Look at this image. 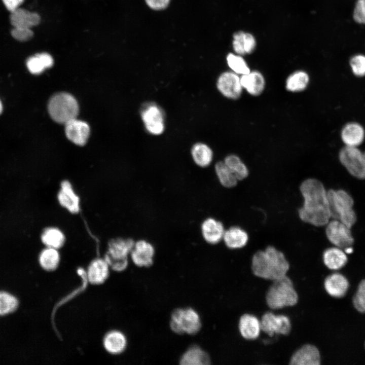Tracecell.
Here are the masks:
<instances>
[{
  "label": "cell",
  "mask_w": 365,
  "mask_h": 365,
  "mask_svg": "<svg viewBox=\"0 0 365 365\" xmlns=\"http://www.w3.org/2000/svg\"><path fill=\"white\" fill-rule=\"evenodd\" d=\"M233 37L232 46L236 54L243 56L252 53L255 50L256 40L251 33L238 31Z\"/></svg>",
  "instance_id": "cb8c5ba5"
},
{
  "label": "cell",
  "mask_w": 365,
  "mask_h": 365,
  "mask_svg": "<svg viewBox=\"0 0 365 365\" xmlns=\"http://www.w3.org/2000/svg\"><path fill=\"white\" fill-rule=\"evenodd\" d=\"M223 239L228 248L237 249L246 245L248 241V235L243 229L234 226L225 230Z\"/></svg>",
  "instance_id": "484cf974"
},
{
  "label": "cell",
  "mask_w": 365,
  "mask_h": 365,
  "mask_svg": "<svg viewBox=\"0 0 365 365\" xmlns=\"http://www.w3.org/2000/svg\"><path fill=\"white\" fill-rule=\"evenodd\" d=\"M300 189L304 200L298 210L300 219L316 227L325 226L331 215L327 191L323 184L317 179L308 178L301 183Z\"/></svg>",
  "instance_id": "6da1fadb"
},
{
  "label": "cell",
  "mask_w": 365,
  "mask_h": 365,
  "mask_svg": "<svg viewBox=\"0 0 365 365\" xmlns=\"http://www.w3.org/2000/svg\"><path fill=\"white\" fill-rule=\"evenodd\" d=\"M39 264L46 271H53L58 267L60 255L58 249L46 247L42 250L39 257Z\"/></svg>",
  "instance_id": "d6a6232c"
},
{
  "label": "cell",
  "mask_w": 365,
  "mask_h": 365,
  "mask_svg": "<svg viewBox=\"0 0 365 365\" xmlns=\"http://www.w3.org/2000/svg\"><path fill=\"white\" fill-rule=\"evenodd\" d=\"M182 365H207L210 364L209 355L200 347L194 345L189 348L180 359Z\"/></svg>",
  "instance_id": "f1b7e54d"
},
{
  "label": "cell",
  "mask_w": 365,
  "mask_h": 365,
  "mask_svg": "<svg viewBox=\"0 0 365 365\" xmlns=\"http://www.w3.org/2000/svg\"><path fill=\"white\" fill-rule=\"evenodd\" d=\"M216 86L224 97L231 100L239 99L243 91L240 76L231 70L224 71L218 76Z\"/></svg>",
  "instance_id": "7c38bea8"
},
{
  "label": "cell",
  "mask_w": 365,
  "mask_h": 365,
  "mask_svg": "<svg viewBox=\"0 0 365 365\" xmlns=\"http://www.w3.org/2000/svg\"><path fill=\"white\" fill-rule=\"evenodd\" d=\"M353 18L357 23L365 24V0H357L353 11Z\"/></svg>",
  "instance_id": "60d3db41"
},
{
  "label": "cell",
  "mask_w": 365,
  "mask_h": 365,
  "mask_svg": "<svg viewBox=\"0 0 365 365\" xmlns=\"http://www.w3.org/2000/svg\"><path fill=\"white\" fill-rule=\"evenodd\" d=\"M60 205L72 214L78 213L80 210L79 197L75 192L71 183L64 180L60 184V189L57 194Z\"/></svg>",
  "instance_id": "2e32d148"
},
{
  "label": "cell",
  "mask_w": 365,
  "mask_h": 365,
  "mask_svg": "<svg viewBox=\"0 0 365 365\" xmlns=\"http://www.w3.org/2000/svg\"><path fill=\"white\" fill-rule=\"evenodd\" d=\"M238 329L241 337L246 340H254L261 333L260 319L256 315L245 313L239 317Z\"/></svg>",
  "instance_id": "5bb4252c"
},
{
  "label": "cell",
  "mask_w": 365,
  "mask_h": 365,
  "mask_svg": "<svg viewBox=\"0 0 365 365\" xmlns=\"http://www.w3.org/2000/svg\"><path fill=\"white\" fill-rule=\"evenodd\" d=\"M354 308L359 312H365V279L359 283L356 293L353 298Z\"/></svg>",
  "instance_id": "74e56055"
},
{
  "label": "cell",
  "mask_w": 365,
  "mask_h": 365,
  "mask_svg": "<svg viewBox=\"0 0 365 365\" xmlns=\"http://www.w3.org/2000/svg\"><path fill=\"white\" fill-rule=\"evenodd\" d=\"M10 20L14 27L31 28L39 24L41 18L38 13L18 8L11 12Z\"/></svg>",
  "instance_id": "7402d4cb"
},
{
  "label": "cell",
  "mask_w": 365,
  "mask_h": 365,
  "mask_svg": "<svg viewBox=\"0 0 365 365\" xmlns=\"http://www.w3.org/2000/svg\"><path fill=\"white\" fill-rule=\"evenodd\" d=\"M155 249L153 245L144 240L135 242L130 254L133 263L137 266L149 267L153 264Z\"/></svg>",
  "instance_id": "9a60e30c"
},
{
  "label": "cell",
  "mask_w": 365,
  "mask_h": 365,
  "mask_svg": "<svg viewBox=\"0 0 365 365\" xmlns=\"http://www.w3.org/2000/svg\"><path fill=\"white\" fill-rule=\"evenodd\" d=\"M148 7L156 11L165 9L169 5L170 0H145Z\"/></svg>",
  "instance_id": "b9f144b4"
},
{
  "label": "cell",
  "mask_w": 365,
  "mask_h": 365,
  "mask_svg": "<svg viewBox=\"0 0 365 365\" xmlns=\"http://www.w3.org/2000/svg\"><path fill=\"white\" fill-rule=\"evenodd\" d=\"M134 243V240L130 238H118L110 241L104 259L110 269L116 272H122L126 269L128 265V257Z\"/></svg>",
  "instance_id": "8992f818"
},
{
  "label": "cell",
  "mask_w": 365,
  "mask_h": 365,
  "mask_svg": "<svg viewBox=\"0 0 365 365\" xmlns=\"http://www.w3.org/2000/svg\"><path fill=\"white\" fill-rule=\"evenodd\" d=\"M327 196L331 218L338 220L351 228L357 220L352 197L341 189H331L327 191Z\"/></svg>",
  "instance_id": "277c9868"
},
{
  "label": "cell",
  "mask_w": 365,
  "mask_h": 365,
  "mask_svg": "<svg viewBox=\"0 0 365 365\" xmlns=\"http://www.w3.org/2000/svg\"><path fill=\"white\" fill-rule=\"evenodd\" d=\"M103 345L109 353L119 354L122 353L126 348V337L120 331H111L105 335L103 340Z\"/></svg>",
  "instance_id": "4316f807"
},
{
  "label": "cell",
  "mask_w": 365,
  "mask_h": 365,
  "mask_svg": "<svg viewBox=\"0 0 365 365\" xmlns=\"http://www.w3.org/2000/svg\"><path fill=\"white\" fill-rule=\"evenodd\" d=\"M265 299L269 310L276 312L294 306L298 302L299 296L293 282L286 275L271 282Z\"/></svg>",
  "instance_id": "3957f363"
},
{
  "label": "cell",
  "mask_w": 365,
  "mask_h": 365,
  "mask_svg": "<svg viewBox=\"0 0 365 365\" xmlns=\"http://www.w3.org/2000/svg\"><path fill=\"white\" fill-rule=\"evenodd\" d=\"M201 229L204 239L211 244L219 243L223 239L225 231L222 223L211 217L203 221Z\"/></svg>",
  "instance_id": "ffe728a7"
},
{
  "label": "cell",
  "mask_w": 365,
  "mask_h": 365,
  "mask_svg": "<svg viewBox=\"0 0 365 365\" xmlns=\"http://www.w3.org/2000/svg\"><path fill=\"white\" fill-rule=\"evenodd\" d=\"M328 241L337 247L349 249L354 243L350 228L338 220L333 219L325 225Z\"/></svg>",
  "instance_id": "8fae6325"
},
{
  "label": "cell",
  "mask_w": 365,
  "mask_h": 365,
  "mask_svg": "<svg viewBox=\"0 0 365 365\" xmlns=\"http://www.w3.org/2000/svg\"><path fill=\"white\" fill-rule=\"evenodd\" d=\"M110 267L104 259L96 258L89 265L87 276L92 284L98 285L104 283L110 274Z\"/></svg>",
  "instance_id": "44dd1931"
},
{
  "label": "cell",
  "mask_w": 365,
  "mask_h": 365,
  "mask_svg": "<svg viewBox=\"0 0 365 365\" xmlns=\"http://www.w3.org/2000/svg\"><path fill=\"white\" fill-rule=\"evenodd\" d=\"M18 306L17 299L11 294L0 291V315H5L15 311Z\"/></svg>",
  "instance_id": "8d00e7d4"
},
{
  "label": "cell",
  "mask_w": 365,
  "mask_h": 365,
  "mask_svg": "<svg viewBox=\"0 0 365 365\" xmlns=\"http://www.w3.org/2000/svg\"><path fill=\"white\" fill-rule=\"evenodd\" d=\"M191 154L195 163L199 167H206L212 161L213 153L211 148L207 144L198 142L193 145Z\"/></svg>",
  "instance_id": "f546056e"
},
{
  "label": "cell",
  "mask_w": 365,
  "mask_h": 365,
  "mask_svg": "<svg viewBox=\"0 0 365 365\" xmlns=\"http://www.w3.org/2000/svg\"><path fill=\"white\" fill-rule=\"evenodd\" d=\"M341 136L345 145L357 147L363 142L365 132L361 125L355 122H352L344 126L341 131Z\"/></svg>",
  "instance_id": "d4e9b609"
},
{
  "label": "cell",
  "mask_w": 365,
  "mask_h": 365,
  "mask_svg": "<svg viewBox=\"0 0 365 365\" xmlns=\"http://www.w3.org/2000/svg\"><path fill=\"white\" fill-rule=\"evenodd\" d=\"M12 36L16 40L25 42L30 40L33 35L31 28L25 27H14L11 31Z\"/></svg>",
  "instance_id": "ab89813d"
},
{
  "label": "cell",
  "mask_w": 365,
  "mask_h": 365,
  "mask_svg": "<svg viewBox=\"0 0 365 365\" xmlns=\"http://www.w3.org/2000/svg\"><path fill=\"white\" fill-rule=\"evenodd\" d=\"M290 265L284 253L272 245L253 253L251 268L257 277L274 281L287 275Z\"/></svg>",
  "instance_id": "7a4b0ae2"
},
{
  "label": "cell",
  "mask_w": 365,
  "mask_h": 365,
  "mask_svg": "<svg viewBox=\"0 0 365 365\" xmlns=\"http://www.w3.org/2000/svg\"><path fill=\"white\" fill-rule=\"evenodd\" d=\"M48 111L54 121L65 124L76 118L79 113V106L77 100L71 95L59 93L50 98Z\"/></svg>",
  "instance_id": "5b68a950"
},
{
  "label": "cell",
  "mask_w": 365,
  "mask_h": 365,
  "mask_svg": "<svg viewBox=\"0 0 365 365\" xmlns=\"http://www.w3.org/2000/svg\"><path fill=\"white\" fill-rule=\"evenodd\" d=\"M53 64V59L47 53L36 54L28 58L26 66L32 74L38 75L45 69L51 67Z\"/></svg>",
  "instance_id": "4dcf8cb0"
},
{
  "label": "cell",
  "mask_w": 365,
  "mask_h": 365,
  "mask_svg": "<svg viewBox=\"0 0 365 365\" xmlns=\"http://www.w3.org/2000/svg\"><path fill=\"white\" fill-rule=\"evenodd\" d=\"M261 333L269 336L288 335L291 329L289 317L283 313L269 310L261 317Z\"/></svg>",
  "instance_id": "9c48e42d"
},
{
  "label": "cell",
  "mask_w": 365,
  "mask_h": 365,
  "mask_svg": "<svg viewBox=\"0 0 365 365\" xmlns=\"http://www.w3.org/2000/svg\"><path fill=\"white\" fill-rule=\"evenodd\" d=\"M24 0H3L6 8L11 12L18 8Z\"/></svg>",
  "instance_id": "7bdbcfd3"
},
{
  "label": "cell",
  "mask_w": 365,
  "mask_h": 365,
  "mask_svg": "<svg viewBox=\"0 0 365 365\" xmlns=\"http://www.w3.org/2000/svg\"><path fill=\"white\" fill-rule=\"evenodd\" d=\"M214 168L220 182L223 187L231 188L236 186L238 179L224 161H218Z\"/></svg>",
  "instance_id": "e575fe53"
},
{
  "label": "cell",
  "mask_w": 365,
  "mask_h": 365,
  "mask_svg": "<svg viewBox=\"0 0 365 365\" xmlns=\"http://www.w3.org/2000/svg\"><path fill=\"white\" fill-rule=\"evenodd\" d=\"M339 159L351 175L358 179H365V152L356 147L345 145L340 151Z\"/></svg>",
  "instance_id": "30bf717a"
},
{
  "label": "cell",
  "mask_w": 365,
  "mask_h": 365,
  "mask_svg": "<svg viewBox=\"0 0 365 365\" xmlns=\"http://www.w3.org/2000/svg\"><path fill=\"white\" fill-rule=\"evenodd\" d=\"M140 115L146 131L153 135H160L165 129L164 110L154 102L144 103L140 109Z\"/></svg>",
  "instance_id": "ba28073f"
},
{
  "label": "cell",
  "mask_w": 365,
  "mask_h": 365,
  "mask_svg": "<svg viewBox=\"0 0 365 365\" xmlns=\"http://www.w3.org/2000/svg\"><path fill=\"white\" fill-rule=\"evenodd\" d=\"M347 260V257L343 249L336 246L326 249L322 256L323 264L331 271L340 270L345 265Z\"/></svg>",
  "instance_id": "603a6c76"
},
{
  "label": "cell",
  "mask_w": 365,
  "mask_h": 365,
  "mask_svg": "<svg viewBox=\"0 0 365 365\" xmlns=\"http://www.w3.org/2000/svg\"><path fill=\"white\" fill-rule=\"evenodd\" d=\"M240 82L243 90L252 96L261 95L266 87L265 78L258 70H251L249 73L240 76Z\"/></svg>",
  "instance_id": "ac0fdd59"
},
{
  "label": "cell",
  "mask_w": 365,
  "mask_h": 365,
  "mask_svg": "<svg viewBox=\"0 0 365 365\" xmlns=\"http://www.w3.org/2000/svg\"><path fill=\"white\" fill-rule=\"evenodd\" d=\"M321 355L318 348L314 344L305 343L293 353L289 365H320Z\"/></svg>",
  "instance_id": "4fadbf2b"
},
{
  "label": "cell",
  "mask_w": 365,
  "mask_h": 365,
  "mask_svg": "<svg viewBox=\"0 0 365 365\" xmlns=\"http://www.w3.org/2000/svg\"><path fill=\"white\" fill-rule=\"evenodd\" d=\"M3 109V104H2V102H1V100H0V114H1L2 113V112Z\"/></svg>",
  "instance_id": "ee69618b"
},
{
  "label": "cell",
  "mask_w": 365,
  "mask_h": 365,
  "mask_svg": "<svg viewBox=\"0 0 365 365\" xmlns=\"http://www.w3.org/2000/svg\"><path fill=\"white\" fill-rule=\"evenodd\" d=\"M41 240L46 247L59 249L64 245L65 237L62 231L58 228L48 227L43 232Z\"/></svg>",
  "instance_id": "1f68e13d"
},
{
  "label": "cell",
  "mask_w": 365,
  "mask_h": 365,
  "mask_svg": "<svg viewBox=\"0 0 365 365\" xmlns=\"http://www.w3.org/2000/svg\"><path fill=\"white\" fill-rule=\"evenodd\" d=\"M310 81V76L307 72L303 70H297L291 72L286 78L285 88L289 92H301L308 88Z\"/></svg>",
  "instance_id": "83f0119b"
},
{
  "label": "cell",
  "mask_w": 365,
  "mask_h": 365,
  "mask_svg": "<svg viewBox=\"0 0 365 365\" xmlns=\"http://www.w3.org/2000/svg\"><path fill=\"white\" fill-rule=\"evenodd\" d=\"M170 326L177 334L195 335L201 329V323L199 314L194 309L177 308L171 314Z\"/></svg>",
  "instance_id": "52a82bcc"
},
{
  "label": "cell",
  "mask_w": 365,
  "mask_h": 365,
  "mask_svg": "<svg viewBox=\"0 0 365 365\" xmlns=\"http://www.w3.org/2000/svg\"><path fill=\"white\" fill-rule=\"evenodd\" d=\"M349 282L343 274L333 272L327 275L323 280V288L329 296L340 298L345 296L349 288Z\"/></svg>",
  "instance_id": "e0dca14e"
},
{
  "label": "cell",
  "mask_w": 365,
  "mask_h": 365,
  "mask_svg": "<svg viewBox=\"0 0 365 365\" xmlns=\"http://www.w3.org/2000/svg\"><path fill=\"white\" fill-rule=\"evenodd\" d=\"M226 61L231 70L239 76L247 74L251 70L242 55L230 53L227 55Z\"/></svg>",
  "instance_id": "d590c367"
},
{
  "label": "cell",
  "mask_w": 365,
  "mask_h": 365,
  "mask_svg": "<svg viewBox=\"0 0 365 365\" xmlns=\"http://www.w3.org/2000/svg\"><path fill=\"white\" fill-rule=\"evenodd\" d=\"M65 126L66 136L69 140L80 146L86 143L90 128L86 122L75 118L65 124Z\"/></svg>",
  "instance_id": "d6986e66"
},
{
  "label": "cell",
  "mask_w": 365,
  "mask_h": 365,
  "mask_svg": "<svg viewBox=\"0 0 365 365\" xmlns=\"http://www.w3.org/2000/svg\"><path fill=\"white\" fill-rule=\"evenodd\" d=\"M353 73L357 77L365 76V56L358 54L352 56L349 61Z\"/></svg>",
  "instance_id": "f35d334b"
},
{
  "label": "cell",
  "mask_w": 365,
  "mask_h": 365,
  "mask_svg": "<svg viewBox=\"0 0 365 365\" xmlns=\"http://www.w3.org/2000/svg\"><path fill=\"white\" fill-rule=\"evenodd\" d=\"M224 162L235 175L238 180H243L248 175V169L241 158L235 154L227 155Z\"/></svg>",
  "instance_id": "836d02e7"
}]
</instances>
